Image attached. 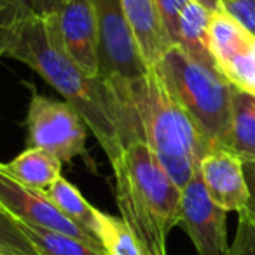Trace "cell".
Here are the masks:
<instances>
[{
	"mask_svg": "<svg viewBox=\"0 0 255 255\" xmlns=\"http://www.w3.org/2000/svg\"><path fill=\"white\" fill-rule=\"evenodd\" d=\"M119 2L143 60L149 67H154L166 53L168 47L173 46L164 28L157 2L156 0H119Z\"/></svg>",
	"mask_w": 255,
	"mask_h": 255,
	"instance_id": "obj_11",
	"label": "cell"
},
{
	"mask_svg": "<svg viewBox=\"0 0 255 255\" xmlns=\"http://www.w3.org/2000/svg\"><path fill=\"white\" fill-rule=\"evenodd\" d=\"M9 58L37 72L81 114L110 163L121 156L128 143L140 140L129 105L105 79L86 74L65 54L46 16L32 14L26 19Z\"/></svg>",
	"mask_w": 255,
	"mask_h": 255,
	"instance_id": "obj_1",
	"label": "cell"
},
{
	"mask_svg": "<svg viewBox=\"0 0 255 255\" xmlns=\"http://www.w3.org/2000/svg\"><path fill=\"white\" fill-rule=\"evenodd\" d=\"M61 161L44 149L26 147L9 163H4L5 170L18 182L46 192L58 178H61Z\"/></svg>",
	"mask_w": 255,
	"mask_h": 255,
	"instance_id": "obj_13",
	"label": "cell"
},
{
	"mask_svg": "<svg viewBox=\"0 0 255 255\" xmlns=\"http://www.w3.org/2000/svg\"><path fill=\"white\" fill-rule=\"evenodd\" d=\"M32 14L35 12L19 0H0V58H9Z\"/></svg>",
	"mask_w": 255,
	"mask_h": 255,
	"instance_id": "obj_19",
	"label": "cell"
},
{
	"mask_svg": "<svg viewBox=\"0 0 255 255\" xmlns=\"http://www.w3.org/2000/svg\"><path fill=\"white\" fill-rule=\"evenodd\" d=\"M222 9L255 37V0H224Z\"/></svg>",
	"mask_w": 255,
	"mask_h": 255,
	"instance_id": "obj_23",
	"label": "cell"
},
{
	"mask_svg": "<svg viewBox=\"0 0 255 255\" xmlns=\"http://www.w3.org/2000/svg\"><path fill=\"white\" fill-rule=\"evenodd\" d=\"M219 72L234 88L255 96V37L240 54L219 67Z\"/></svg>",
	"mask_w": 255,
	"mask_h": 255,
	"instance_id": "obj_20",
	"label": "cell"
},
{
	"mask_svg": "<svg viewBox=\"0 0 255 255\" xmlns=\"http://www.w3.org/2000/svg\"><path fill=\"white\" fill-rule=\"evenodd\" d=\"M210 16L212 11L199 0H187V4L178 14L175 46L182 47L198 63L217 68L208 46Z\"/></svg>",
	"mask_w": 255,
	"mask_h": 255,
	"instance_id": "obj_12",
	"label": "cell"
},
{
	"mask_svg": "<svg viewBox=\"0 0 255 255\" xmlns=\"http://www.w3.org/2000/svg\"><path fill=\"white\" fill-rule=\"evenodd\" d=\"M0 255H44L12 217L0 210Z\"/></svg>",
	"mask_w": 255,
	"mask_h": 255,
	"instance_id": "obj_21",
	"label": "cell"
},
{
	"mask_svg": "<svg viewBox=\"0 0 255 255\" xmlns=\"http://www.w3.org/2000/svg\"><path fill=\"white\" fill-rule=\"evenodd\" d=\"M220 2H224V0H220Z\"/></svg>",
	"mask_w": 255,
	"mask_h": 255,
	"instance_id": "obj_29",
	"label": "cell"
},
{
	"mask_svg": "<svg viewBox=\"0 0 255 255\" xmlns=\"http://www.w3.org/2000/svg\"><path fill=\"white\" fill-rule=\"evenodd\" d=\"M243 173H245V180H247V189H248V203L243 212L255 219V159L243 161Z\"/></svg>",
	"mask_w": 255,
	"mask_h": 255,
	"instance_id": "obj_25",
	"label": "cell"
},
{
	"mask_svg": "<svg viewBox=\"0 0 255 255\" xmlns=\"http://www.w3.org/2000/svg\"><path fill=\"white\" fill-rule=\"evenodd\" d=\"M19 2H23L25 5H28V7L35 12V0H19Z\"/></svg>",
	"mask_w": 255,
	"mask_h": 255,
	"instance_id": "obj_28",
	"label": "cell"
},
{
	"mask_svg": "<svg viewBox=\"0 0 255 255\" xmlns=\"http://www.w3.org/2000/svg\"><path fill=\"white\" fill-rule=\"evenodd\" d=\"M112 88L131 109L140 140L152 150L171 180L184 189L199 171L203 157L215 149L213 143L175 102L152 67L143 77Z\"/></svg>",
	"mask_w": 255,
	"mask_h": 255,
	"instance_id": "obj_3",
	"label": "cell"
},
{
	"mask_svg": "<svg viewBox=\"0 0 255 255\" xmlns=\"http://www.w3.org/2000/svg\"><path fill=\"white\" fill-rule=\"evenodd\" d=\"M96 236L107 255H143L135 234L119 217L98 212Z\"/></svg>",
	"mask_w": 255,
	"mask_h": 255,
	"instance_id": "obj_18",
	"label": "cell"
},
{
	"mask_svg": "<svg viewBox=\"0 0 255 255\" xmlns=\"http://www.w3.org/2000/svg\"><path fill=\"white\" fill-rule=\"evenodd\" d=\"M227 255H255V219L240 212L238 229Z\"/></svg>",
	"mask_w": 255,
	"mask_h": 255,
	"instance_id": "obj_22",
	"label": "cell"
},
{
	"mask_svg": "<svg viewBox=\"0 0 255 255\" xmlns=\"http://www.w3.org/2000/svg\"><path fill=\"white\" fill-rule=\"evenodd\" d=\"M152 68L213 147H226L233 84L217 68L198 63L178 46L168 47Z\"/></svg>",
	"mask_w": 255,
	"mask_h": 255,
	"instance_id": "obj_4",
	"label": "cell"
},
{
	"mask_svg": "<svg viewBox=\"0 0 255 255\" xmlns=\"http://www.w3.org/2000/svg\"><path fill=\"white\" fill-rule=\"evenodd\" d=\"M199 2H201L203 5H206L212 12L222 11V2H220V0H199Z\"/></svg>",
	"mask_w": 255,
	"mask_h": 255,
	"instance_id": "obj_27",
	"label": "cell"
},
{
	"mask_svg": "<svg viewBox=\"0 0 255 255\" xmlns=\"http://www.w3.org/2000/svg\"><path fill=\"white\" fill-rule=\"evenodd\" d=\"M252 33H248L236 19L226 11H215L210 16L208 46L215 67H222L226 61L240 54L250 44Z\"/></svg>",
	"mask_w": 255,
	"mask_h": 255,
	"instance_id": "obj_15",
	"label": "cell"
},
{
	"mask_svg": "<svg viewBox=\"0 0 255 255\" xmlns=\"http://www.w3.org/2000/svg\"><path fill=\"white\" fill-rule=\"evenodd\" d=\"M44 194L49 198V201L67 217L70 222L79 226L82 231L93 236L96 241V231H98V212L95 206L89 205V201L81 194L74 184L67 180V178H58Z\"/></svg>",
	"mask_w": 255,
	"mask_h": 255,
	"instance_id": "obj_16",
	"label": "cell"
},
{
	"mask_svg": "<svg viewBox=\"0 0 255 255\" xmlns=\"http://www.w3.org/2000/svg\"><path fill=\"white\" fill-rule=\"evenodd\" d=\"M110 166L121 219L143 255H168V234L180 224L182 189L143 140L128 143Z\"/></svg>",
	"mask_w": 255,
	"mask_h": 255,
	"instance_id": "obj_2",
	"label": "cell"
},
{
	"mask_svg": "<svg viewBox=\"0 0 255 255\" xmlns=\"http://www.w3.org/2000/svg\"><path fill=\"white\" fill-rule=\"evenodd\" d=\"M157 7H159L161 18H163L164 28L168 32L171 44L175 46V39H177V25H178V14L187 4V0H156Z\"/></svg>",
	"mask_w": 255,
	"mask_h": 255,
	"instance_id": "obj_24",
	"label": "cell"
},
{
	"mask_svg": "<svg viewBox=\"0 0 255 255\" xmlns=\"http://www.w3.org/2000/svg\"><path fill=\"white\" fill-rule=\"evenodd\" d=\"M224 149L234 152L241 161L255 159V96L233 86L231 124Z\"/></svg>",
	"mask_w": 255,
	"mask_h": 255,
	"instance_id": "obj_14",
	"label": "cell"
},
{
	"mask_svg": "<svg viewBox=\"0 0 255 255\" xmlns=\"http://www.w3.org/2000/svg\"><path fill=\"white\" fill-rule=\"evenodd\" d=\"M26 147L44 149L61 163L82 156L88 140V124L67 102L33 95L26 114Z\"/></svg>",
	"mask_w": 255,
	"mask_h": 255,
	"instance_id": "obj_5",
	"label": "cell"
},
{
	"mask_svg": "<svg viewBox=\"0 0 255 255\" xmlns=\"http://www.w3.org/2000/svg\"><path fill=\"white\" fill-rule=\"evenodd\" d=\"M46 18L65 54L86 74L100 75V37L93 0H63L56 12Z\"/></svg>",
	"mask_w": 255,
	"mask_h": 255,
	"instance_id": "obj_8",
	"label": "cell"
},
{
	"mask_svg": "<svg viewBox=\"0 0 255 255\" xmlns=\"http://www.w3.org/2000/svg\"><path fill=\"white\" fill-rule=\"evenodd\" d=\"M199 177L212 201L226 212H243L248 203V189L243 161L234 152L219 147L203 157Z\"/></svg>",
	"mask_w": 255,
	"mask_h": 255,
	"instance_id": "obj_10",
	"label": "cell"
},
{
	"mask_svg": "<svg viewBox=\"0 0 255 255\" xmlns=\"http://www.w3.org/2000/svg\"><path fill=\"white\" fill-rule=\"evenodd\" d=\"M0 210L23 224L63 233L103 250L102 243L67 219L44 192L18 182L0 163ZM105 252V250H103Z\"/></svg>",
	"mask_w": 255,
	"mask_h": 255,
	"instance_id": "obj_7",
	"label": "cell"
},
{
	"mask_svg": "<svg viewBox=\"0 0 255 255\" xmlns=\"http://www.w3.org/2000/svg\"><path fill=\"white\" fill-rule=\"evenodd\" d=\"M18 226L44 255H107L100 248H95L63 233H56V231L35 227L23 222H18Z\"/></svg>",
	"mask_w": 255,
	"mask_h": 255,
	"instance_id": "obj_17",
	"label": "cell"
},
{
	"mask_svg": "<svg viewBox=\"0 0 255 255\" xmlns=\"http://www.w3.org/2000/svg\"><path fill=\"white\" fill-rule=\"evenodd\" d=\"M63 0H35V14L49 16L56 12V9L61 5Z\"/></svg>",
	"mask_w": 255,
	"mask_h": 255,
	"instance_id": "obj_26",
	"label": "cell"
},
{
	"mask_svg": "<svg viewBox=\"0 0 255 255\" xmlns=\"http://www.w3.org/2000/svg\"><path fill=\"white\" fill-rule=\"evenodd\" d=\"M100 37V77L110 86H124L143 77L150 67L121 9L119 0H93Z\"/></svg>",
	"mask_w": 255,
	"mask_h": 255,
	"instance_id": "obj_6",
	"label": "cell"
},
{
	"mask_svg": "<svg viewBox=\"0 0 255 255\" xmlns=\"http://www.w3.org/2000/svg\"><path fill=\"white\" fill-rule=\"evenodd\" d=\"M198 255H227V212L208 196L199 171L182 189L180 224Z\"/></svg>",
	"mask_w": 255,
	"mask_h": 255,
	"instance_id": "obj_9",
	"label": "cell"
}]
</instances>
